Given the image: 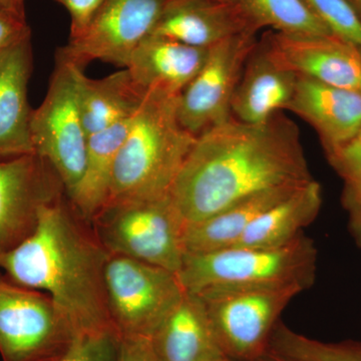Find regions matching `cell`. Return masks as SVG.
Listing matches in <instances>:
<instances>
[{"instance_id":"obj_9","label":"cell","mask_w":361,"mask_h":361,"mask_svg":"<svg viewBox=\"0 0 361 361\" xmlns=\"http://www.w3.org/2000/svg\"><path fill=\"white\" fill-rule=\"evenodd\" d=\"M77 336L51 296L14 283L0 270L2 361H58Z\"/></svg>"},{"instance_id":"obj_6","label":"cell","mask_w":361,"mask_h":361,"mask_svg":"<svg viewBox=\"0 0 361 361\" xmlns=\"http://www.w3.org/2000/svg\"><path fill=\"white\" fill-rule=\"evenodd\" d=\"M305 290L298 285L225 287L196 295L205 305L223 355L234 361H258L269 350L285 308Z\"/></svg>"},{"instance_id":"obj_21","label":"cell","mask_w":361,"mask_h":361,"mask_svg":"<svg viewBox=\"0 0 361 361\" xmlns=\"http://www.w3.org/2000/svg\"><path fill=\"white\" fill-rule=\"evenodd\" d=\"M322 203V185L313 179L261 214L235 246L286 245L300 237L304 228L316 219Z\"/></svg>"},{"instance_id":"obj_31","label":"cell","mask_w":361,"mask_h":361,"mask_svg":"<svg viewBox=\"0 0 361 361\" xmlns=\"http://www.w3.org/2000/svg\"><path fill=\"white\" fill-rule=\"evenodd\" d=\"M118 361H160L151 338L129 337L120 338Z\"/></svg>"},{"instance_id":"obj_35","label":"cell","mask_w":361,"mask_h":361,"mask_svg":"<svg viewBox=\"0 0 361 361\" xmlns=\"http://www.w3.org/2000/svg\"><path fill=\"white\" fill-rule=\"evenodd\" d=\"M361 21V0H346Z\"/></svg>"},{"instance_id":"obj_4","label":"cell","mask_w":361,"mask_h":361,"mask_svg":"<svg viewBox=\"0 0 361 361\" xmlns=\"http://www.w3.org/2000/svg\"><path fill=\"white\" fill-rule=\"evenodd\" d=\"M317 249L302 234L284 246L273 248L230 247L204 254H186L178 273L185 291L225 287L298 285L306 290L315 281Z\"/></svg>"},{"instance_id":"obj_1","label":"cell","mask_w":361,"mask_h":361,"mask_svg":"<svg viewBox=\"0 0 361 361\" xmlns=\"http://www.w3.org/2000/svg\"><path fill=\"white\" fill-rule=\"evenodd\" d=\"M313 179L298 127L278 111L257 125L231 118L199 135L170 197L188 226L253 195Z\"/></svg>"},{"instance_id":"obj_33","label":"cell","mask_w":361,"mask_h":361,"mask_svg":"<svg viewBox=\"0 0 361 361\" xmlns=\"http://www.w3.org/2000/svg\"><path fill=\"white\" fill-rule=\"evenodd\" d=\"M0 9L26 20L25 0H0Z\"/></svg>"},{"instance_id":"obj_19","label":"cell","mask_w":361,"mask_h":361,"mask_svg":"<svg viewBox=\"0 0 361 361\" xmlns=\"http://www.w3.org/2000/svg\"><path fill=\"white\" fill-rule=\"evenodd\" d=\"M151 341L160 361H211L226 357L214 336L203 301L188 291Z\"/></svg>"},{"instance_id":"obj_7","label":"cell","mask_w":361,"mask_h":361,"mask_svg":"<svg viewBox=\"0 0 361 361\" xmlns=\"http://www.w3.org/2000/svg\"><path fill=\"white\" fill-rule=\"evenodd\" d=\"M82 68L56 59L44 102L32 111L33 151L54 169L68 198H73L85 174L87 137L80 110Z\"/></svg>"},{"instance_id":"obj_14","label":"cell","mask_w":361,"mask_h":361,"mask_svg":"<svg viewBox=\"0 0 361 361\" xmlns=\"http://www.w3.org/2000/svg\"><path fill=\"white\" fill-rule=\"evenodd\" d=\"M247 32L257 33L237 2L166 0L152 35L209 49Z\"/></svg>"},{"instance_id":"obj_13","label":"cell","mask_w":361,"mask_h":361,"mask_svg":"<svg viewBox=\"0 0 361 361\" xmlns=\"http://www.w3.org/2000/svg\"><path fill=\"white\" fill-rule=\"evenodd\" d=\"M278 66L299 77L360 90L361 49L334 35L266 32L260 39Z\"/></svg>"},{"instance_id":"obj_36","label":"cell","mask_w":361,"mask_h":361,"mask_svg":"<svg viewBox=\"0 0 361 361\" xmlns=\"http://www.w3.org/2000/svg\"><path fill=\"white\" fill-rule=\"evenodd\" d=\"M211 361H234V360H230V358H228V357H220V358H217V360H211Z\"/></svg>"},{"instance_id":"obj_10","label":"cell","mask_w":361,"mask_h":361,"mask_svg":"<svg viewBox=\"0 0 361 361\" xmlns=\"http://www.w3.org/2000/svg\"><path fill=\"white\" fill-rule=\"evenodd\" d=\"M258 40L257 33L247 32L209 47L205 63L178 101L180 125L195 137L232 118L233 96Z\"/></svg>"},{"instance_id":"obj_22","label":"cell","mask_w":361,"mask_h":361,"mask_svg":"<svg viewBox=\"0 0 361 361\" xmlns=\"http://www.w3.org/2000/svg\"><path fill=\"white\" fill-rule=\"evenodd\" d=\"M146 94L135 84L127 68L99 80L82 73L80 110L87 137L134 118Z\"/></svg>"},{"instance_id":"obj_23","label":"cell","mask_w":361,"mask_h":361,"mask_svg":"<svg viewBox=\"0 0 361 361\" xmlns=\"http://www.w3.org/2000/svg\"><path fill=\"white\" fill-rule=\"evenodd\" d=\"M133 118L89 137L84 177L70 200L75 212L85 222L90 223L108 200L116 159Z\"/></svg>"},{"instance_id":"obj_15","label":"cell","mask_w":361,"mask_h":361,"mask_svg":"<svg viewBox=\"0 0 361 361\" xmlns=\"http://www.w3.org/2000/svg\"><path fill=\"white\" fill-rule=\"evenodd\" d=\"M286 110L310 123L327 154L361 127V92L297 75L295 90Z\"/></svg>"},{"instance_id":"obj_20","label":"cell","mask_w":361,"mask_h":361,"mask_svg":"<svg viewBox=\"0 0 361 361\" xmlns=\"http://www.w3.org/2000/svg\"><path fill=\"white\" fill-rule=\"evenodd\" d=\"M302 186L261 192L228 207L208 219L186 226L183 238L185 255L210 253L236 245L261 214Z\"/></svg>"},{"instance_id":"obj_28","label":"cell","mask_w":361,"mask_h":361,"mask_svg":"<svg viewBox=\"0 0 361 361\" xmlns=\"http://www.w3.org/2000/svg\"><path fill=\"white\" fill-rule=\"evenodd\" d=\"M118 342L114 330L82 334L58 361H118Z\"/></svg>"},{"instance_id":"obj_5","label":"cell","mask_w":361,"mask_h":361,"mask_svg":"<svg viewBox=\"0 0 361 361\" xmlns=\"http://www.w3.org/2000/svg\"><path fill=\"white\" fill-rule=\"evenodd\" d=\"M109 254L180 272L184 262V221L167 197L106 204L90 221Z\"/></svg>"},{"instance_id":"obj_27","label":"cell","mask_w":361,"mask_h":361,"mask_svg":"<svg viewBox=\"0 0 361 361\" xmlns=\"http://www.w3.org/2000/svg\"><path fill=\"white\" fill-rule=\"evenodd\" d=\"M330 165L344 180L343 202L361 193V127L350 139L326 154Z\"/></svg>"},{"instance_id":"obj_32","label":"cell","mask_w":361,"mask_h":361,"mask_svg":"<svg viewBox=\"0 0 361 361\" xmlns=\"http://www.w3.org/2000/svg\"><path fill=\"white\" fill-rule=\"evenodd\" d=\"M350 213V224L356 240L361 244V193L351 200L344 202Z\"/></svg>"},{"instance_id":"obj_17","label":"cell","mask_w":361,"mask_h":361,"mask_svg":"<svg viewBox=\"0 0 361 361\" xmlns=\"http://www.w3.org/2000/svg\"><path fill=\"white\" fill-rule=\"evenodd\" d=\"M208 49L151 35L135 49L126 68L142 92L180 96L200 71Z\"/></svg>"},{"instance_id":"obj_30","label":"cell","mask_w":361,"mask_h":361,"mask_svg":"<svg viewBox=\"0 0 361 361\" xmlns=\"http://www.w3.org/2000/svg\"><path fill=\"white\" fill-rule=\"evenodd\" d=\"M28 35L32 30L26 20L0 9V56Z\"/></svg>"},{"instance_id":"obj_39","label":"cell","mask_w":361,"mask_h":361,"mask_svg":"<svg viewBox=\"0 0 361 361\" xmlns=\"http://www.w3.org/2000/svg\"><path fill=\"white\" fill-rule=\"evenodd\" d=\"M360 246H361V244H360Z\"/></svg>"},{"instance_id":"obj_3","label":"cell","mask_w":361,"mask_h":361,"mask_svg":"<svg viewBox=\"0 0 361 361\" xmlns=\"http://www.w3.org/2000/svg\"><path fill=\"white\" fill-rule=\"evenodd\" d=\"M179 97L147 92L116 157L106 204L170 195L197 139L180 125Z\"/></svg>"},{"instance_id":"obj_16","label":"cell","mask_w":361,"mask_h":361,"mask_svg":"<svg viewBox=\"0 0 361 361\" xmlns=\"http://www.w3.org/2000/svg\"><path fill=\"white\" fill-rule=\"evenodd\" d=\"M32 73V35L0 56V159L33 154L32 109L27 89Z\"/></svg>"},{"instance_id":"obj_25","label":"cell","mask_w":361,"mask_h":361,"mask_svg":"<svg viewBox=\"0 0 361 361\" xmlns=\"http://www.w3.org/2000/svg\"><path fill=\"white\" fill-rule=\"evenodd\" d=\"M269 350L296 361H361L360 342L317 341L281 322L273 330Z\"/></svg>"},{"instance_id":"obj_12","label":"cell","mask_w":361,"mask_h":361,"mask_svg":"<svg viewBox=\"0 0 361 361\" xmlns=\"http://www.w3.org/2000/svg\"><path fill=\"white\" fill-rule=\"evenodd\" d=\"M63 195L58 175L37 154L0 159V255L27 239L42 208Z\"/></svg>"},{"instance_id":"obj_18","label":"cell","mask_w":361,"mask_h":361,"mask_svg":"<svg viewBox=\"0 0 361 361\" xmlns=\"http://www.w3.org/2000/svg\"><path fill=\"white\" fill-rule=\"evenodd\" d=\"M297 75L277 65L260 39L247 59L231 104V116L246 123H265L290 103Z\"/></svg>"},{"instance_id":"obj_38","label":"cell","mask_w":361,"mask_h":361,"mask_svg":"<svg viewBox=\"0 0 361 361\" xmlns=\"http://www.w3.org/2000/svg\"><path fill=\"white\" fill-rule=\"evenodd\" d=\"M360 90L361 92V73H360Z\"/></svg>"},{"instance_id":"obj_2","label":"cell","mask_w":361,"mask_h":361,"mask_svg":"<svg viewBox=\"0 0 361 361\" xmlns=\"http://www.w3.org/2000/svg\"><path fill=\"white\" fill-rule=\"evenodd\" d=\"M82 220L63 195L42 208L27 239L0 255V270L51 296L78 336L114 330L104 292L109 253Z\"/></svg>"},{"instance_id":"obj_8","label":"cell","mask_w":361,"mask_h":361,"mask_svg":"<svg viewBox=\"0 0 361 361\" xmlns=\"http://www.w3.org/2000/svg\"><path fill=\"white\" fill-rule=\"evenodd\" d=\"M104 292L118 338H151L184 296L178 275L125 256L109 254Z\"/></svg>"},{"instance_id":"obj_37","label":"cell","mask_w":361,"mask_h":361,"mask_svg":"<svg viewBox=\"0 0 361 361\" xmlns=\"http://www.w3.org/2000/svg\"><path fill=\"white\" fill-rule=\"evenodd\" d=\"M222 1L237 2V0H222Z\"/></svg>"},{"instance_id":"obj_24","label":"cell","mask_w":361,"mask_h":361,"mask_svg":"<svg viewBox=\"0 0 361 361\" xmlns=\"http://www.w3.org/2000/svg\"><path fill=\"white\" fill-rule=\"evenodd\" d=\"M257 32L271 27L287 35H332L303 0H237Z\"/></svg>"},{"instance_id":"obj_11","label":"cell","mask_w":361,"mask_h":361,"mask_svg":"<svg viewBox=\"0 0 361 361\" xmlns=\"http://www.w3.org/2000/svg\"><path fill=\"white\" fill-rule=\"evenodd\" d=\"M166 0H104L87 30L70 39L56 59L84 68L94 61L127 68L133 52L151 35Z\"/></svg>"},{"instance_id":"obj_26","label":"cell","mask_w":361,"mask_h":361,"mask_svg":"<svg viewBox=\"0 0 361 361\" xmlns=\"http://www.w3.org/2000/svg\"><path fill=\"white\" fill-rule=\"evenodd\" d=\"M334 37L361 49V21L346 0H303Z\"/></svg>"},{"instance_id":"obj_34","label":"cell","mask_w":361,"mask_h":361,"mask_svg":"<svg viewBox=\"0 0 361 361\" xmlns=\"http://www.w3.org/2000/svg\"><path fill=\"white\" fill-rule=\"evenodd\" d=\"M258 361H296L290 360V358L284 357V356L277 355L273 351L268 350L262 357Z\"/></svg>"},{"instance_id":"obj_29","label":"cell","mask_w":361,"mask_h":361,"mask_svg":"<svg viewBox=\"0 0 361 361\" xmlns=\"http://www.w3.org/2000/svg\"><path fill=\"white\" fill-rule=\"evenodd\" d=\"M71 16L70 39L80 37L103 6L104 0H56Z\"/></svg>"}]
</instances>
